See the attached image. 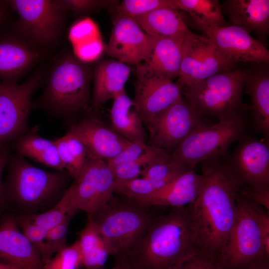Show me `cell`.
Here are the masks:
<instances>
[{
  "mask_svg": "<svg viewBox=\"0 0 269 269\" xmlns=\"http://www.w3.org/2000/svg\"><path fill=\"white\" fill-rule=\"evenodd\" d=\"M256 204L238 193L236 220L217 261L221 269H239L269 259L257 216Z\"/></svg>",
  "mask_w": 269,
  "mask_h": 269,
  "instance_id": "cell-7",
  "label": "cell"
},
{
  "mask_svg": "<svg viewBox=\"0 0 269 269\" xmlns=\"http://www.w3.org/2000/svg\"><path fill=\"white\" fill-rule=\"evenodd\" d=\"M228 163L243 188L269 187V142L242 138Z\"/></svg>",
  "mask_w": 269,
  "mask_h": 269,
  "instance_id": "cell-17",
  "label": "cell"
},
{
  "mask_svg": "<svg viewBox=\"0 0 269 269\" xmlns=\"http://www.w3.org/2000/svg\"><path fill=\"white\" fill-rule=\"evenodd\" d=\"M82 269H103L111 250L98 226L89 215L85 227L79 234Z\"/></svg>",
  "mask_w": 269,
  "mask_h": 269,
  "instance_id": "cell-28",
  "label": "cell"
},
{
  "mask_svg": "<svg viewBox=\"0 0 269 269\" xmlns=\"http://www.w3.org/2000/svg\"><path fill=\"white\" fill-rule=\"evenodd\" d=\"M170 161V153L164 149L151 146L146 153L136 160L110 168L115 181H123L141 176L144 171L152 165Z\"/></svg>",
  "mask_w": 269,
  "mask_h": 269,
  "instance_id": "cell-30",
  "label": "cell"
},
{
  "mask_svg": "<svg viewBox=\"0 0 269 269\" xmlns=\"http://www.w3.org/2000/svg\"><path fill=\"white\" fill-rule=\"evenodd\" d=\"M73 217H68L57 226L48 230L46 243L50 257L67 247L66 235Z\"/></svg>",
  "mask_w": 269,
  "mask_h": 269,
  "instance_id": "cell-41",
  "label": "cell"
},
{
  "mask_svg": "<svg viewBox=\"0 0 269 269\" xmlns=\"http://www.w3.org/2000/svg\"><path fill=\"white\" fill-rule=\"evenodd\" d=\"M238 64L221 52L205 35H188L182 47L178 80L182 88L191 86L218 73L237 67Z\"/></svg>",
  "mask_w": 269,
  "mask_h": 269,
  "instance_id": "cell-11",
  "label": "cell"
},
{
  "mask_svg": "<svg viewBox=\"0 0 269 269\" xmlns=\"http://www.w3.org/2000/svg\"><path fill=\"white\" fill-rule=\"evenodd\" d=\"M15 220L23 234L39 251L43 264L51 259L46 243L48 230L36 225L27 216L15 219Z\"/></svg>",
  "mask_w": 269,
  "mask_h": 269,
  "instance_id": "cell-37",
  "label": "cell"
},
{
  "mask_svg": "<svg viewBox=\"0 0 269 269\" xmlns=\"http://www.w3.org/2000/svg\"><path fill=\"white\" fill-rule=\"evenodd\" d=\"M201 175L200 193L186 208L200 252L217 262L236 220L241 184L226 155L203 161Z\"/></svg>",
  "mask_w": 269,
  "mask_h": 269,
  "instance_id": "cell-1",
  "label": "cell"
},
{
  "mask_svg": "<svg viewBox=\"0 0 269 269\" xmlns=\"http://www.w3.org/2000/svg\"><path fill=\"white\" fill-rule=\"evenodd\" d=\"M178 10L188 12L192 19L217 26L228 25L217 0H174Z\"/></svg>",
  "mask_w": 269,
  "mask_h": 269,
  "instance_id": "cell-32",
  "label": "cell"
},
{
  "mask_svg": "<svg viewBox=\"0 0 269 269\" xmlns=\"http://www.w3.org/2000/svg\"><path fill=\"white\" fill-rule=\"evenodd\" d=\"M165 185L143 177L123 181H115L114 192L129 199L135 200L147 197Z\"/></svg>",
  "mask_w": 269,
  "mask_h": 269,
  "instance_id": "cell-34",
  "label": "cell"
},
{
  "mask_svg": "<svg viewBox=\"0 0 269 269\" xmlns=\"http://www.w3.org/2000/svg\"><path fill=\"white\" fill-rule=\"evenodd\" d=\"M45 71L37 69L21 84L0 81V144L13 142L29 131L32 97L43 81Z\"/></svg>",
  "mask_w": 269,
  "mask_h": 269,
  "instance_id": "cell-10",
  "label": "cell"
},
{
  "mask_svg": "<svg viewBox=\"0 0 269 269\" xmlns=\"http://www.w3.org/2000/svg\"><path fill=\"white\" fill-rule=\"evenodd\" d=\"M88 155L86 166L72 185L78 209L92 214L114 197L115 179L106 161Z\"/></svg>",
  "mask_w": 269,
  "mask_h": 269,
  "instance_id": "cell-15",
  "label": "cell"
},
{
  "mask_svg": "<svg viewBox=\"0 0 269 269\" xmlns=\"http://www.w3.org/2000/svg\"><path fill=\"white\" fill-rule=\"evenodd\" d=\"M66 11L70 10L77 14H85L103 8H115L118 0H57Z\"/></svg>",
  "mask_w": 269,
  "mask_h": 269,
  "instance_id": "cell-40",
  "label": "cell"
},
{
  "mask_svg": "<svg viewBox=\"0 0 269 269\" xmlns=\"http://www.w3.org/2000/svg\"><path fill=\"white\" fill-rule=\"evenodd\" d=\"M241 67L244 93L251 99V121L256 130L269 139V64L245 63Z\"/></svg>",
  "mask_w": 269,
  "mask_h": 269,
  "instance_id": "cell-20",
  "label": "cell"
},
{
  "mask_svg": "<svg viewBox=\"0 0 269 269\" xmlns=\"http://www.w3.org/2000/svg\"><path fill=\"white\" fill-rule=\"evenodd\" d=\"M135 73L133 100L146 126L182 98V87L154 72L143 63L136 66Z\"/></svg>",
  "mask_w": 269,
  "mask_h": 269,
  "instance_id": "cell-12",
  "label": "cell"
},
{
  "mask_svg": "<svg viewBox=\"0 0 269 269\" xmlns=\"http://www.w3.org/2000/svg\"><path fill=\"white\" fill-rule=\"evenodd\" d=\"M221 7L232 25L250 33L254 32L258 40L266 47L269 34V0H225Z\"/></svg>",
  "mask_w": 269,
  "mask_h": 269,
  "instance_id": "cell-22",
  "label": "cell"
},
{
  "mask_svg": "<svg viewBox=\"0 0 269 269\" xmlns=\"http://www.w3.org/2000/svg\"><path fill=\"white\" fill-rule=\"evenodd\" d=\"M191 169L194 168L170 161L150 166L144 171L141 177L166 185L180 174Z\"/></svg>",
  "mask_w": 269,
  "mask_h": 269,
  "instance_id": "cell-39",
  "label": "cell"
},
{
  "mask_svg": "<svg viewBox=\"0 0 269 269\" xmlns=\"http://www.w3.org/2000/svg\"><path fill=\"white\" fill-rule=\"evenodd\" d=\"M43 50L17 31L0 35V81L7 84H18L43 57Z\"/></svg>",
  "mask_w": 269,
  "mask_h": 269,
  "instance_id": "cell-18",
  "label": "cell"
},
{
  "mask_svg": "<svg viewBox=\"0 0 269 269\" xmlns=\"http://www.w3.org/2000/svg\"><path fill=\"white\" fill-rule=\"evenodd\" d=\"M13 142H8L0 144V207L7 199L5 193L3 184L2 183L1 176L5 166L12 153Z\"/></svg>",
  "mask_w": 269,
  "mask_h": 269,
  "instance_id": "cell-45",
  "label": "cell"
},
{
  "mask_svg": "<svg viewBox=\"0 0 269 269\" xmlns=\"http://www.w3.org/2000/svg\"><path fill=\"white\" fill-rule=\"evenodd\" d=\"M147 34L154 37L184 38L192 33L179 10L163 7L131 18Z\"/></svg>",
  "mask_w": 269,
  "mask_h": 269,
  "instance_id": "cell-26",
  "label": "cell"
},
{
  "mask_svg": "<svg viewBox=\"0 0 269 269\" xmlns=\"http://www.w3.org/2000/svg\"><path fill=\"white\" fill-rule=\"evenodd\" d=\"M82 269V257L78 240L55 254L44 263L43 269Z\"/></svg>",
  "mask_w": 269,
  "mask_h": 269,
  "instance_id": "cell-36",
  "label": "cell"
},
{
  "mask_svg": "<svg viewBox=\"0 0 269 269\" xmlns=\"http://www.w3.org/2000/svg\"><path fill=\"white\" fill-rule=\"evenodd\" d=\"M251 117V106L242 104L216 124H201L172 152L171 161L194 168L199 162L226 155L231 144L244 138Z\"/></svg>",
  "mask_w": 269,
  "mask_h": 269,
  "instance_id": "cell-5",
  "label": "cell"
},
{
  "mask_svg": "<svg viewBox=\"0 0 269 269\" xmlns=\"http://www.w3.org/2000/svg\"><path fill=\"white\" fill-rule=\"evenodd\" d=\"M105 46L100 38L86 45L73 47V54L80 61L89 64L101 56Z\"/></svg>",
  "mask_w": 269,
  "mask_h": 269,
  "instance_id": "cell-43",
  "label": "cell"
},
{
  "mask_svg": "<svg viewBox=\"0 0 269 269\" xmlns=\"http://www.w3.org/2000/svg\"><path fill=\"white\" fill-rule=\"evenodd\" d=\"M239 269H269V259H266Z\"/></svg>",
  "mask_w": 269,
  "mask_h": 269,
  "instance_id": "cell-47",
  "label": "cell"
},
{
  "mask_svg": "<svg viewBox=\"0 0 269 269\" xmlns=\"http://www.w3.org/2000/svg\"><path fill=\"white\" fill-rule=\"evenodd\" d=\"M99 211L87 214L94 220L115 259L128 258L138 245L155 217L149 207L121 196Z\"/></svg>",
  "mask_w": 269,
  "mask_h": 269,
  "instance_id": "cell-4",
  "label": "cell"
},
{
  "mask_svg": "<svg viewBox=\"0 0 269 269\" xmlns=\"http://www.w3.org/2000/svg\"><path fill=\"white\" fill-rule=\"evenodd\" d=\"M112 128L131 141L145 142L146 133L137 105L126 91L113 100L110 110Z\"/></svg>",
  "mask_w": 269,
  "mask_h": 269,
  "instance_id": "cell-25",
  "label": "cell"
},
{
  "mask_svg": "<svg viewBox=\"0 0 269 269\" xmlns=\"http://www.w3.org/2000/svg\"><path fill=\"white\" fill-rule=\"evenodd\" d=\"M68 38L73 47H75L89 44L101 38V36L96 23L91 18L85 17L71 26Z\"/></svg>",
  "mask_w": 269,
  "mask_h": 269,
  "instance_id": "cell-38",
  "label": "cell"
},
{
  "mask_svg": "<svg viewBox=\"0 0 269 269\" xmlns=\"http://www.w3.org/2000/svg\"><path fill=\"white\" fill-rule=\"evenodd\" d=\"M163 7L178 9L174 0H124L115 8V17L134 18Z\"/></svg>",
  "mask_w": 269,
  "mask_h": 269,
  "instance_id": "cell-35",
  "label": "cell"
},
{
  "mask_svg": "<svg viewBox=\"0 0 269 269\" xmlns=\"http://www.w3.org/2000/svg\"><path fill=\"white\" fill-rule=\"evenodd\" d=\"M9 7L7 0H0V27L5 21Z\"/></svg>",
  "mask_w": 269,
  "mask_h": 269,
  "instance_id": "cell-48",
  "label": "cell"
},
{
  "mask_svg": "<svg viewBox=\"0 0 269 269\" xmlns=\"http://www.w3.org/2000/svg\"><path fill=\"white\" fill-rule=\"evenodd\" d=\"M151 145L146 142L131 141L129 145L112 159L107 162L111 168L118 165L134 161L146 153Z\"/></svg>",
  "mask_w": 269,
  "mask_h": 269,
  "instance_id": "cell-42",
  "label": "cell"
},
{
  "mask_svg": "<svg viewBox=\"0 0 269 269\" xmlns=\"http://www.w3.org/2000/svg\"><path fill=\"white\" fill-rule=\"evenodd\" d=\"M185 38L155 37L150 55L143 63L154 72L171 80L178 77Z\"/></svg>",
  "mask_w": 269,
  "mask_h": 269,
  "instance_id": "cell-27",
  "label": "cell"
},
{
  "mask_svg": "<svg viewBox=\"0 0 269 269\" xmlns=\"http://www.w3.org/2000/svg\"><path fill=\"white\" fill-rule=\"evenodd\" d=\"M199 252L185 206L171 208L167 214L155 217L127 260L132 269H175Z\"/></svg>",
  "mask_w": 269,
  "mask_h": 269,
  "instance_id": "cell-2",
  "label": "cell"
},
{
  "mask_svg": "<svg viewBox=\"0 0 269 269\" xmlns=\"http://www.w3.org/2000/svg\"><path fill=\"white\" fill-rule=\"evenodd\" d=\"M103 269H132V268L127 260L115 259L114 264L111 268Z\"/></svg>",
  "mask_w": 269,
  "mask_h": 269,
  "instance_id": "cell-46",
  "label": "cell"
},
{
  "mask_svg": "<svg viewBox=\"0 0 269 269\" xmlns=\"http://www.w3.org/2000/svg\"><path fill=\"white\" fill-rule=\"evenodd\" d=\"M201 116L182 98L152 123L146 126L150 145L171 154L201 124Z\"/></svg>",
  "mask_w": 269,
  "mask_h": 269,
  "instance_id": "cell-13",
  "label": "cell"
},
{
  "mask_svg": "<svg viewBox=\"0 0 269 269\" xmlns=\"http://www.w3.org/2000/svg\"><path fill=\"white\" fill-rule=\"evenodd\" d=\"M37 130V127H34L16 139L13 142V149L21 156L39 162L55 141L40 136Z\"/></svg>",
  "mask_w": 269,
  "mask_h": 269,
  "instance_id": "cell-33",
  "label": "cell"
},
{
  "mask_svg": "<svg viewBox=\"0 0 269 269\" xmlns=\"http://www.w3.org/2000/svg\"><path fill=\"white\" fill-rule=\"evenodd\" d=\"M131 71L125 63L115 59L98 63L93 69L94 85L91 103L97 110L109 100L125 92V85Z\"/></svg>",
  "mask_w": 269,
  "mask_h": 269,
  "instance_id": "cell-24",
  "label": "cell"
},
{
  "mask_svg": "<svg viewBox=\"0 0 269 269\" xmlns=\"http://www.w3.org/2000/svg\"><path fill=\"white\" fill-rule=\"evenodd\" d=\"M93 70L88 63L66 52L55 58L48 73L43 93L32 101V109L67 120L87 109Z\"/></svg>",
  "mask_w": 269,
  "mask_h": 269,
  "instance_id": "cell-3",
  "label": "cell"
},
{
  "mask_svg": "<svg viewBox=\"0 0 269 269\" xmlns=\"http://www.w3.org/2000/svg\"><path fill=\"white\" fill-rule=\"evenodd\" d=\"M175 269H221L216 261L199 252L186 260Z\"/></svg>",
  "mask_w": 269,
  "mask_h": 269,
  "instance_id": "cell-44",
  "label": "cell"
},
{
  "mask_svg": "<svg viewBox=\"0 0 269 269\" xmlns=\"http://www.w3.org/2000/svg\"><path fill=\"white\" fill-rule=\"evenodd\" d=\"M186 100L201 116L219 120L236 111L242 104L244 86L240 68L218 73L182 88Z\"/></svg>",
  "mask_w": 269,
  "mask_h": 269,
  "instance_id": "cell-8",
  "label": "cell"
},
{
  "mask_svg": "<svg viewBox=\"0 0 269 269\" xmlns=\"http://www.w3.org/2000/svg\"><path fill=\"white\" fill-rule=\"evenodd\" d=\"M193 25L233 62L268 63L269 51L245 29L234 25L217 26L192 19Z\"/></svg>",
  "mask_w": 269,
  "mask_h": 269,
  "instance_id": "cell-14",
  "label": "cell"
},
{
  "mask_svg": "<svg viewBox=\"0 0 269 269\" xmlns=\"http://www.w3.org/2000/svg\"><path fill=\"white\" fill-rule=\"evenodd\" d=\"M155 38L146 34L132 18L115 17L105 51L114 59L136 66L148 59Z\"/></svg>",
  "mask_w": 269,
  "mask_h": 269,
  "instance_id": "cell-16",
  "label": "cell"
},
{
  "mask_svg": "<svg viewBox=\"0 0 269 269\" xmlns=\"http://www.w3.org/2000/svg\"><path fill=\"white\" fill-rule=\"evenodd\" d=\"M6 165L7 175L3 184L6 196L26 208L43 206L61 197L71 177L66 170L51 172L37 168L16 152L11 154Z\"/></svg>",
  "mask_w": 269,
  "mask_h": 269,
  "instance_id": "cell-6",
  "label": "cell"
},
{
  "mask_svg": "<svg viewBox=\"0 0 269 269\" xmlns=\"http://www.w3.org/2000/svg\"><path fill=\"white\" fill-rule=\"evenodd\" d=\"M202 181V175L191 169L180 174L152 194L134 201L148 207H185L196 200L200 193Z\"/></svg>",
  "mask_w": 269,
  "mask_h": 269,
  "instance_id": "cell-23",
  "label": "cell"
},
{
  "mask_svg": "<svg viewBox=\"0 0 269 269\" xmlns=\"http://www.w3.org/2000/svg\"><path fill=\"white\" fill-rule=\"evenodd\" d=\"M79 210L75 200L72 184L58 202L50 210L38 214L27 216L39 226L49 230L62 223L68 217H73Z\"/></svg>",
  "mask_w": 269,
  "mask_h": 269,
  "instance_id": "cell-31",
  "label": "cell"
},
{
  "mask_svg": "<svg viewBox=\"0 0 269 269\" xmlns=\"http://www.w3.org/2000/svg\"><path fill=\"white\" fill-rule=\"evenodd\" d=\"M0 269H23L14 266L0 262Z\"/></svg>",
  "mask_w": 269,
  "mask_h": 269,
  "instance_id": "cell-49",
  "label": "cell"
},
{
  "mask_svg": "<svg viewBox=\"0 0 269 269\" xmlns=\"http://www.w3.org/2000/svg\"><path fill=\"white\" fill-rule=\"evenodd\" d=\"M0 262L23 269H43L39 251L18 228L15 219L7 216L0 224Z\"/></svg>",
  "mask_w": 269,
  "mask_h": 269,
  "instance_id": "cell-21",
  "label": "cell"
},
{
  "mask_svg": "<svg viewBox=\"0 0 269 269\" xmlns=\"http://www.w3.org/2000/svg\"><path fill=\"white\" fill-rule=\"evenodd\" d=\"M54 141L64 169L71 178L76 179L89 159L86 148L77 137L68 132Z\"/></svg>",
  "mask_w": 269,
  "mask_h": 269,
  "instance_id": "cell-29",
  "label": "cell"
},
{
  "mask_svg": "<svg viewBox=\"0 0 269 269\" xmlns=\"http://www.w3.org/2000/svg\"><path fill=\"white\" fill-rule=\"evenodd\" d=\"M68 132L83 143L90 156L106 161L115 157L131 142L92 116L71 124Z\"/></svg>",
  "mask_w": 269,
  "mask_h": 269,
  "instance_id": "cell-19",
  "label": "cell"
},
{
  "mask_svg": "<svg viewBox=\"0 0 269 269\" xmlns=\"http://www.w3.org/2000/svg\"><path fill=\"white\" fill-rule=\"evenodd\" d=\"M18 15L16 31L32 45L44 49L57 42L64 25L66 10L57 0H8Z\"/></svg>",
  "mask_w": 269,
  "mask_h": 269,
  "instance_id": "cell-9",
  "label": "cell"
}]
</instances>
